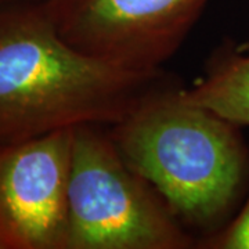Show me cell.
<instances>
[{"mask_svg": "<svg viewBox=\"0 0 249 249\" xmlns=\"http://www.w3.org/2000/svg\"><path fill=\"white\" fill-rule=\"evenodd\" d=\"M46 0H0V7L16 6V4H31V3H43Z\"/></svg>", "mask_w": 249, "mask_h": 249, "instance_id": "ba28073f", "label": "cell"}, {"mask_svg": "<svg viewBox=\"0 0 249 249\" xmlns=\"http://www.w3.org/2000/svg\"><path fill=\"white\" fill-rule=\"evenodd\" d=\"M108 132L126 163L184 226L212 230L240 198L249 173L240 126L166 78Z\"/></svg>", "mask_w": 249, "mask_h": 249, "instance_id": "7a4b0ae2", "label": "cell"}, {"mask_svg": "<svg viewBox=\"0 0 249 249\" xmlns=\"http://www.w3.org/2000/svg\"><path fill=\"white\" fill-rule=\"evenodd\" d=\"M106 126L73 127L65 249H187L196 240L118 151Z\"/></svg>", "mask_w": 249, "mask_h": 249, "instance_id": "3957f363", "label": "cell"}, {"mask_svg": "<svg viewBox=\"0 0 249 249\" xmlns=\"http://www.w3.org/2000/svg\"><path fill=\"white\" fill-rule=\"evenodd\" d=\"M187 97L237 126H249V42L222 46Z\"/></svg>", "mask_w": 249, "mask_h": 249, "instance_id": "8992f818", "label": "cell"}, {"mask_svg": "<svg viewBox=\"0 0 249 249\" xmlns=\"http://www.w3.org/2000/svg\"><path fill=\"white\" fill-rule=\"evenodd\" d=\"M73 127L0 147V249H65Z\"/></svg>", "mask_w": 249, "mask_h": 249, "instance_id": "5b68a950", "label": "cell"}, {"mask_svg": "<svg viewBox=\"0 0 249 249\" xmlns=\"http://www.w3.org/2000/svg\"><path fill=\"white\" fill-rule=\"evenodd\" d=\"M208 249H249V196L238 214L201 242Z\"/></svg>", "mask_w": 249, "mask_h": 249, "instance_id": "52a82bcc", "label": "cell"}, {"mask_svg": "<svg viewBox=\"0 0 249 249\" xmlns=\"http://www.w3.org/2000/svg\"><path fill=\"white\" fill-rule=\"evenodd\" d=\"M209 0H46L57 34L80 50L126 70L162 71Z\"/></svg>", "mask_w": 249, "mask_h": 249, "instance_id": "277c9868", "label": "cell"}, {"mask_svg": "<svg viewBox=\"0 0 249 249\" xmlns=\"http://www.w3.org/2000/svg\"><path fill=\"white\" fill-rule=\"evenodd\" d=\"M165 78L68 45L43 3L0 7V147L80 124L114 126Z\"/></svg>", "mask_w": 249, "mask_h": 249, "instance_id": "6da1fadb", "label": "cell"}]
</instances>
